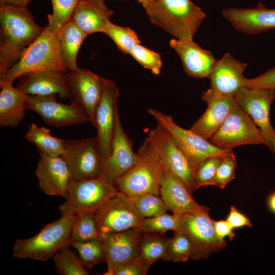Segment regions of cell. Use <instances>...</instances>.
Instances as JSON below:
<instances>
[{"mask_svg": "<svg viewBox=\"0 0 275 275\" xmlns=\"http://www.w3.org/2000/svg\"><path fill=\"white\" fill-rule=\"evenodd\" d=\"M0 76L20 59L44 27L36 23L26 7L0 6Z\"/></svg>", "mask_w": 275, "mask_h": 275, "instance_id": "cell-1", "label": "cell"}, {"mask_svg": "<svg viewBox=\"0 0 275 275\" xmlns=\"http://www.w3.org/2000/svg\"><path fill=\"white\" fill-rule=\"evenodd\" d=\"M146 12L152 24L177 39H192L206 17L190 0H155Z\"/></svg>", "mask_w": 275, "mask_h": 275, "instance_id": "cell-2", "label": "cell"}, {"mask_svg": "<svg viewBox=\"0 0 275 275\" xmlns=\"http://www.w3.org/2000/svg\"><path fill=\"white\" fill-rule=\"evenodd\" d=\"M46 70L68 71L61 57L57 33L49 30L47 25L19 61L0 76V83L13 82L25 73Z\"/></svg>", "mask_w": 275, "mask_h": 275, "instance_id": "cell-3", "label": "cell"}, {"mask_svg": "<svg viewBox=\"0 0 275 275\" xmlns=\"http://www.w3.org/2000/svg\"><path fill=\"white\" fill-rule=\"evenodd\" d=\"M75 215H62L48 224L35 235L17 239L12 255L14 258L46 262L63 246L70 244Z\"/></svg>", "mask_w": 275, "mask_h": 275, "instance_id": "cell-4", "label": "cell"}, {"mask_svg": "<svg viewBox=\"0 0 275 275\" xmlns=\"http://www.w3.org/2000/svg\"><path fill=\"white\" fill-rule=\"evenodd\" d=\"M136 154L134 165L116 179L115 186L129 197L144 193L159 195L165 170L160 157L146 139Z\"/></svg>", "mask_w": 275, "mask_h": 275, "instance_id": "cell-5", "label": "cell"}, {"mask_svg": "<svg viewBox=\"0 0 275 275\" xmlns=\"http://www.w3.org/2000/svg\"><path fill=\"white\" fill-rule=\"evenodd\" d=\"M118 191L114 184L100 177L80 179L72 177L68 185L66 200L59 210L61 215L95 213Z\"/></svg>", "mask_w": 275, "mask_h": 275, "instance_id": "cell-6", "label": "cell"}, {"mask_svg": "<svg viewBox=\"0 0 275 275\" xmlns=\"http://www.w3.org/2000/svg\"><path fill=\"white\" fill-rule=\"evenodd\" d=\"M148 113L165 128L174 141L189 159L196 169L206 158L234 154L232 150H223L212 144L207 139L185 129L175 123L173 118L153 108L148 109Z\"/></svg>", "mask_w": 275, "mask_h": 275, "instance_id": "cell-7", "label": "cell"}, {"mask_svg": "<svg viewBox=\"0 0 275 275\" xmlns=\"http://www.w3.org/2000/svg\"><path fill=\"white\" fill-rule=\"evenodd\" d=\"M208 140L217 148L228 150L239 146L263 144L259 128L236 102L221 127Z\"/></svg>", "mask_w": 275, "mask_h": 275, "instance_id": "cell-8", "label": "cell"}, {"mask_svg": "<svg viewBox=\"0 0 275 275\" xmlns=\"http://www.w3.org/2000/svg\"><path fill=\"white\" fill-rule=\"evenodd\" d=\"M209 211L188 212L180 217V231L190 239L194 248L192 259L198 261L209 257L227 246L226 241L217 236Z\"/></svg>", "mask_w": 275, "mask_h": 275, "instance_id": "cell-9", "label": "cell"}, {"mask_svg": "<svg viewBox=\"0 0 275 275\" xmlns=\"http://www.w3.org/2000/svg\"><path fill=\"white\" fill-rule=\"evenodd\" d=\"M145 139L158 154L164 169L182 181L193 193L196 169L169 132L157 123Z\"/></svg>", "mask_w": 275, "mask_h": 275, "instance_id": "cell-10", "label": "cell"}, {"mask_svg": "<svg viewBox=\"0 0 275 275\" xmlns=\"http://www.w3.org/2000/svg\"><path fill=\"white\" fill-rule=\"evenodd\" d=\"M234 99L259 128L263 144L275 153V130L269 116L270 106L275 100V90L243 87L236 94Z\"/></svg>", "mask_w": 275, "mask_h": 275, "instance_id": "cell-11", "label": "cell"}, {"mask_svg": "<svg viewBox=\"0 0 275 275\" xmlns=\"http://www.w3.org/2000/svg\"><path fill=\"white\" fill-rule=\"evenodd\" d=\"M95 214L101 235L137 228L144 218L129 197L119 191Z\"/></svg>", "mask_w": 275, "mask_h": 275, "instance_id": "cell-12", "label": "cell"}, {"mask_svg": "<svg viewBox=\"0 0 275 275\" xmlns=\"http://www.w3.org/2000/svg\"><path fill=\"white\" fill-rule=\"evenodd\" d=\"M62 157L67 162L73 178L97 177L101 175L104 162L96 136L65 140Z\"/></svg>", "mask_w": 275, "mask_h": 275, "instance_id": "cell-13", "label": "cell"}, {"mask_svg": "<svg viewBox=\"0 0 275 275\" xmlns=\"http://www.w3.org/2000/svg\"><path fill=\"white\" fill-rule=\"evenodd\" d=\"M66 78L72 101L86 114L95 128L96 112L101 99L104 78L79 68L66 72Z\"/></svg>", "mask_w": 275, "mask_h": 275, "instance_id": "cell-14", "label": "cell"}, {"mask_svg": "<svg viewBox=\"0 0 275 275\" xmlns=\"http://www.w3.org/2000/svg\"><path fill=\"white\" fill-rule=\"evenodd\" d=\"M25 108L36 112L45 124L56 127L91 123L89 117L73 101L69 104L59 102L56 95H28Z\"/></svg>", "mask_w": 275, "mask_h": 275, "instance_id": "cell-15", "label": "cell"}, {"mask_svg": "<svg viewBox=\"0 0 275 275\" xmlns=\"http://www.w3.org/2000/svg\"><path fill=\"white\" fill-rule=\"evenodd\" d=\"M247 66L234 59L229 53L216 62L209 76L210 88L204 92L202 99L206 103L213 98L225 97L234 98L243 88V73Z\"/></svg>", "mask_w": 275, "mask_h": 275, "instance_id": "cell-16", "label": "cell"}, {"mask_svg": "<svg viewBox=\"0 0 275 275\" xmlns=\"http://www.w3.org/2000/svg\"><path fill=\"white\" fill-rule=\"evenodd\" d=\"M119 89L115 82L103 79L101 99L96 115V136L103 162L109 156L118 113L117 102ZM104 163V162H103Z\"/></svg>", "mask_w": 275, "mask_h": 275, "instance_id": "cell-17", "label": "cell"}, {"mask_svg": "<svg viewBox=\"0 0 275 275\" xmlns=\"http://www.w3.org/2000/svg\"><path fill=\"white\" fill-rule=\"evenodd\" d=\"M145 233L136 228L113 233L101 235L107 269L104 275H113L120 266L140 256V245Z\"/></svg>", "mask_w": 275, "mask_h": 275, "instance_id": "cell-18", "label": "cell"}, {"mask_svg": "<svg viewBox=\"0 0 275 275\" xmlns=\"http://www.w3.org/2000/svg\"><path fill=\"white\" fill-rule=\"evenodd\" d=\"M133 140L125 132L117 114L111 152L103 163L100 177L114 184L135 163L137 154L132 149Z\"/></svg>", "mask_w": 275, "mask_h": 275, "instance_id": "cell-19", "label": "cell"}, {"mask_svg": "<svg viewBox=\"0 0 275 275\" xmlns=\"http://www.w3.org/2000/svg\"><path fill=\"white\" fill-rule=\"evenodd\" d=\"M39 159L35 170L38 187L44 194L65 198L72 175L62 157H52L38 151Z\"/></svg>", "mask_w": 275, "mask_h": 275, "instance_id": "cell-20", "label": "cell"}, {"mask_svg": "<svg viewBox=\"0 0 275 275\" xmlns=\"http://www.w3.org/2000/svg\"><path fill=\"white\" fill-rule=\"evenodd\" d=\"M66 74V72L54 70L25 73L18 78L19 81L16 88L27 95L45 96L58 94L62 99H71Z\"/></svg>", "mask_w": 275, "mask_h": 275, "instance_id": "cell-21", "label": "cell"}, {"mask_svg": "<svg viewBox=\"0 0 275 275\" xmlns=\"http://www.w3.org/2000/svg\"><path fill=\"white\" fill-rule=\"evenodd\" d=\"M223 16L238 31L258 34L275 28V9L259 3L255 8H228L221 11Z\"/></svg>", "mask_w": 275, "mask_h": 275, "instance_id": "cell-22", "label": "cell"}, {"mask_svg": "<svg viewBox=\"0 0 275 275\" xmlns=\"http://www.w3.org/2000/svg\"><path fill=\"white\" fill-rule=\"evenodd\" d=\"M192 192L177 177L164 170L159 189V195L168 210L173 214L180 216L188 212L209 210L199 205L193 198Z\"/></svg>", "mask_w": 275, "mask_h": 275, "instance_id": "cell-23", "label": "cell"}, {"mask_svg": "<svg viewBox=\"0 0 275 275\" xmlns=\"http://www.w3.org/2000/svg\"><path fill=\"white\" fill-rule=\"evenodd\" d=\"M170 45L179 54L185 73L194 78L209 77L216 62L212 53L192 39H173Z\"/></svg>", "mask_w": 275, "mask_h": 275, "instance_id": "cell-24", "label": "cell"}, {"mask_svg": "<svg viewBox=\"0 0 275 275\" xmlns=\"http://www.w3.org/2000/svg\"><path fill=\"white\" fill-rule=\"evenodd\" d=\"M113 14L104 0H79L71 20L89 35L103 33Z\"/></svg>", "mask_w": 275, "mask_h": 275, "instance_id": "cell-25", "label": "cell"}, {"mask_svg": "<svg viewBox=\"0 0 275 275\" xmlns=\"http://www.w3.org/2000/svg\"><path fill=\"white\" fill-rule=\"evenodd\" d=\"M235 103L232 98L219 97L212 99L206 103V110L189 129L208 140L221 127Z\"/></svg>", "mask_w": 275, "mask_h": 275, "instance_id": "cell-26", "label": "cell"}, {"mask_svg": "<svg viewBox=\"0 0 275 275\" xmlns=\"http://www.w3.org/2000/svg\"><path fill=\"white\" fill-rule=\"evenodd\" d=\"M0 126L15 127L23 119L28 95L13 82L0 83Z\"/></svg>", "mask_w": 275, "mask_h": 275, "instance_id": "cell-27", "label": "cell"}, {"mask_svg": "<svg viewBox=\"0 0 275 275\" xmlns=\"http://www.w3.org/2000/svg\"><path fill=\"white\" fill-rule=\"evenodd\" d=\"M57 33L60 43L61 57L66 68L68 71L78 69L76 64L77 53L88 35L71 20Z\"/></svg>", "mask_w": 275, "mask_h": 275, "instance_id": "cell-28", "label": "cell"}, {"mask_svg": "<svg viewBox=\"0 0 275 275\" xmlns=\"http://www.w3.org/2000/svg\"><path fill=\"white\" fill-rule=\"evenodd\" d=\"M25 139L34 144L38 151L52 157H62L65 140L53 136L50 130L44 126L32 123L25 136Z\"/></svg>", "mask_w": 275, "mask_h": 275, "instance_id": "cell-29", "label": "cell"}, {"mask_svg": "<svg viewBox=\"0 0 275 275\" xmlns=\"http://www.w3.org/2000/svg\"><path fill=\"white\" fill-rule=\"evenodd\" d=\"M62 247L52 256L57 273L62 275H88L89 272L79 257L69 248Z\"/></svg>", "mask_w": 275, "mask_h": 275, "instance_id": "cell-30", "label": "cell"}, {"mask_svg": "<svg viewBox=\"0 0 275 275\" xmlns=\"http://www.w3.org/2000/svg\"><path fill=\"white\" fill-rule=\"evenodd\" d=\"M100 236L95 213L86 212L75 216L71 233L70 242L99 239Z\"/></svg>", "mask_w": 275, "mask_h": 275, "instance_id": "cell-31", "label": "cell"}, {"mask_svg": "<svg viewBox=\"0 0 275 275\" xmlns=\"http://www.w3.org/2000/svg\"><path fill=\"white\" fill-rule=\"evenodd\" d=\"M194 248L189 238L184 233L175 231L170 238L163 259L174 262H186L192 259Z\"/></svg>", "mask_w": 275, "mask_h": 275, "instance_id": "cell-32", "label": "cell"}, {"mask_svg": "<svg viewBox=\"0 0 275 275\" xmlns=\"http://www.w3.org/2000/svg\"><path fill=\"white\" fill-rule=\"evenodd\" d=\"M170 238L161 234L145 233L140 245V256L152 264L164 257Z\"/></svg>", "mask_w": 275, "mask_h": 275, "instance_id": "cell-33", "label": "cell"}, {"mask_svg": "<svg viewBox=\"0 0 275 275\" xmlns=\"http://www.w3.org/2000/svg\"><path fill=\"white\" fill-rule=\"evenodd\" d=\"M70 245L75 249L86 268L106 262L103 244L99 239L84 242H71Z\"/></svg>", "mask_w": 275, "mask_h": 275, "instance_id": "cell-34", "label": "cell"}, {"mask_svg": "<svg viewBox=\"0 0 275 275\" xmlns=\"http://www.w3.org/2000/svg\"><path fill=\"white\" fill-rule=\"evenodd\" d=\"M103 33L109 37L117 48L124 53L129 54L136 45L140 44L135 32L128 27L120 26L110 22Z\"/></svg>", "mask_w": 275, "mask_h": 275, "instance_id": "cell-35", "label": "cell"}, {"mask_svg": "<svg viewBox=\"0 0 275 275\" xmlns=\"http://www.w3.org/2000/svg\"><path fill=\"white\" fill-rule=\"evenodd\" d=\"M129 198L144 218L158 215L168 210L160 195L144 193Z\"/></svg>", "mask_w": 275, "mask_h": 275, "instance_id": "cell-36", "label": "cell"}, {"mask_svg": "<svg viewBox=\"0 0 275 275\" xmlns=\"http://www.w3.org/2000/svg\"><path fill=\"white\" fill-rule=\"evenodd\" d=\"M79 0H51L52 13L48 15V29L57 32L70 21Z\"/></svg>", "mask_w": 275, "mask_h": 275, "instance_id": "cell-37", "label": "cell"}, {"mask_svg": "<svg viewBox=\"0 0 275 275\" xmlns=\"http://www.w3.org/2000/svg\"><path fill=\"white\" fill-rule=\"evenodd\" d=\"M136 228L145 233L161 234L169 230L178 231L180 228V217L165 212L153 217L144 218Z\"/></svg>", "mask_w": 275, "mask_h": 275, "instance_id": "cell-38", "label": "cell"}, {"mask_svg": "<svg viewBox=\"0 0 275 275\" xmlns=\"http://www.w3.org/2000/svg\"><path fill=\"white\" fill-rule=\"evenodd\" d=\"M222 157H210L205 159L199 164L194 178V190L202 186H214L216 170Z\"/></svg>", "mask_w": 275, "mask_h": 275, "instance_id": "cell-39", "label": "cell"}, {"mask_svg": "<svg viewBox=\"0 0 275 275\" xmlns=\"http://www.w3.org/2000/svg\"><path fill=\"white\" fill-rule=\"evenodd\" d=\"M129 54L144 68L150 69L153 74L160 73L162 61L158 53L139 44L134 46Z\"/></svg>", "mask_w": 275, "mask_h": 275, "instance_id": "cell-40", "label": "cell"}, {"mask_svg": "<svg viewBox=\"0 0 275 275\" xmlns=\"http://www.w3.org/2000/svg\"><path fill=\"white\" fill-rule=\"evenodd\" d=\"M236 167L237 162L234 154L223 156L216 170L214 186L219 189L224 188L234 179Z\"/></svg>", "mask_w": 275, "mask_h": 275, "instance_id": "cell-41", "label": "cell"}, {"mask_svg": "<svg viewBox=\"0 0 275 275\" xmlns=\"http://www.w3.org/2000/svg\"><path fill=\"white\" fill-rule=\"evenodd\" d=\"M264 90H275V68L265 72L260 75L253 78L244 77L243 88Z\"/></svg>", "mask_w": 275, "mask_h": 275, "instance_id": "cell-42", "label": "cell"}, {"mask_svg": "<svg viewBox=\"0 0 275 275\" xmlns=\"http://www.w3.org/2000/svg\"><path fill=\"white\" fill-rule=\"evenodd\" d=\"M151 265L140 256L116 269L113 273V275H145Z\"/></svg>", "mask_w": 275, "mask_h": 275, "instance_id": "cell-43", "label": "cell"}, {"mask_svg": "<svg viewBox=\"0 0 275 275\" xmlns=\"http://www.w3.org/2000/svg\"><path fill=\"white\" fill-rule=\"evenodd\" d=\"M226 220L233 229L244 226L250 228L253 227L250 219L234 206L230 207Z\"/></svg>", "mask_w": 275, "mask_h": 275, "instance_id": "cell-44", "label": "cell"}, {"mask_svg": "<svg viewBox=\"0 0 275 275\" xmlns=\"http://www.w3.org/2000/svg\"><path fill=\"white\" fill-rule=\"evenodd\" d=\"M213 223L215 233L219 239L225 240V238L228 237L230 240L233 239L236 234L233 232V228L226 219L218 221L213 220Z\"/></svg>", "mask_w": 275, "mask_h": 275, "instance_id": "cell-45", "label": "cell"}, {"mask_svg": "<svg viewBox=\"0 0 275 275\" xmlns=\"http://www.w3.org/2000/svg\"><path fill=\"white\" fill-rule=\"evenodd\" d=\"M31 1L32 0H0V4L26 7Z\"/></svg>", "mask_w": 275, "mask_h": 275, "instance_id": "cell-46", "label": "cell"}, {"mask_svg": "<svg viewBox=\"0 0 275 275\" xmlns=\"http://www.w3.org/2000/svg\"><path fill=\"white\" fill-rule=\"evenodd\" d=\"M267 205L269 209L275 213V192L271 194L267 200Z\"/></svg>", "mask_w": 275, "mask_h": 275, "instance_id": "cell-47", "label": "cell"}, {"mask_svg": "<svg viewBox=\"0 0 275 275\" xmlns=\"http://www.w3.org/2000/svg\"><path fill=\"white\" fill-rule=\"evenodd\" d=\"M138 2L142 5L146 11L151 7L153 0H138Z\"/></svg>", "mask_w": 275, "mask_h": 275, "instance_id": "cell-48", "label": "cell"}, {"mask_svg": "<svg viewBox=\"0 0 275 275\" xmlns=\"http://www.w3.org/2000/svg\"><path fill=\"white\" fill-rule=\"evenodd\" d=\"M274 151H275V141H274Z\"/></svg>", "mask_w": 275, "mask_h": 275, "instance_id": "cell-49", "label": "cell"}, {"mask_svg": "<svg viewBox=\"0 0 275 275\" xmlns=\"http://www.w3.org/2000/svg\"><path fill=\"white\" fill-rule=\"evenodd\" d=\"M155 1V0H153V1Z\"/></svg>", "mask_w": 275, "mask_h": 275, "instance_id": "cell-50", "label": "cell"}]
</instances>
